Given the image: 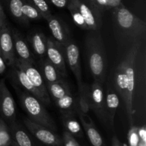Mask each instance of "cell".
<instances>
[{
	"label": "cell",
	"instance_id": "cell-1",
	"mask_svg": "<svg viewBox=\"0 0 146 146\" xmlns=\"http://www.w3.org/2000/svg\"><path fill=\"white\" fill-rule=\"evenodd\" d=\"M113 27L118 44L127 50L135 44L141 45L145 38V22L122 3L113 8Z\"/></svg>",
	"mask_w": 146,
	"mask_h": 146
},
{
	"label": "cell",
	"instance_id": "cell-2",
	"mask_svg": "<svg viewBox=\"0 0 146 146\" xmlns=\"http://www.w3.org/2000/svg\"><path fill=\"white\" fill-rule=\"evenodd\" d=\"M90 71L94 81L104 84L107 71V56L100 30L89 31L85 39Z\"/></svg>",
	"mask_w": 146,
	"mask_h": 146
},
{
	"label": "cell",
	"instance_id": "cell-3",
	"mask_svg": "<svg viewBox=\"0 0 146 146\" xmlns=\"http://www.w3.org/2000/svg\"><path fill=\"white\" fill-rule=\"evenodd\" d=\"M67 9L74 24L87 31L101 30V11L91 0H69Z\"/></svg>",
	"mask_w": 146,
	"mask_h": 146
},
{
	"label": "cell",
	"instance_id": "cell-4",
	"mask_svg": "<svg viewBox=\"0 0 146 146\" xmlns=\"http://www.w3.org/2000/svg\"><path fill=\"white\" fill-rule=\"evenodd\" d=\"M19 96L21 107L28 115V118L54 132L57 131L56 124L41 101L28 92L21 93Z\"/></svg>",
	"mask_w": 146,
	"mask_h": 146
},
{
	"label": "cell",
	"instance_id": "cell-5",
	"mask_svg": "<svg viewBox=\"0 0 146 146\" xmlns=\"http://www.w3.org/2000/svg\"><path fill=\"white\" fill-rule=\"evenodd\" d=\"M141 45L135 44L127 50L124 58L125 60V71L127 76V101L125 104L128 121L131 125H133V96L135 87V60Z\"/></svg>",
	"mask_w": 146,
	"mask_h": 146
},
{
	"label": "cell",
	"instance_id": "cell-6",
	"mask_svg": "<svg viewBox=\"0 0 146 146\" xmlns=\"http://www.w3.org/2000/svg\"><path fill=\"white\" fill-rule=\"evenodd\" d=\"M14 65L19 67L20 68H21L24 71V72L27 76L29 79L31 81L33 85L34 86V87L39 91L40 94L44 97V100L46 101V105H49L51 104V97H50L49 94L47 91L45 81L43 78L41 72L34 67L33 64L23 61V60L19 58L18 57H16L15 60H14Z\"/></svg>",
	"mask_w": 146,
	"mask_h": 146
},
{
	"label": "cell",
	"instance_id": "cell-7",
	"mask_svg": "<svg viewBox=\"0 0 146 146\" xmlns=\"http://www.w3.org/2000/svg\"><path fill=\"white\" fill-rule=\"evenodd\" d=\"M0 115L8 125L17 121L15 101L4 78L0 80Z\"/></svg>",
	"mask_w": 146,
	"mask_h": 146
},
{
	"label": "cell",
	"instance_id": "cell-8",
	"mask_svg": "<svg viewBox=\"0 0 146 146\" xmlns=\"http://www.w3.org/2000/svg\"><path fill=\"white\" fill-rule=\"evenodd\" d=\"M23 123L27 129L42 143L48 146L62 145V138L54 131L33 122L28 118H24Z\"/></svg>",
	"mask_w": 146,
	"mask_h": 146
},
{
	"label": "cell",
	"instance_id": "cell-9",
	"mask_svg": "<svg viewBox=\"0 0 146 146\" xmlns=\"http://www.w3.org/2000/svg\"><path fill=\"white\" fill-rule=\"evenodd\" d=\"M104 84L94 81L91 86V100L90 110L96 114L97 118L104 125H107L105 108V96Z\"/></svg>",
	"mask_w": 146,
	"mask_h": 146
},
{
	"label": "cell",
	"instance_id": "cell-10",
	"mask_svg": "<svg viewBox=\"0 0 146 146\" xmlns=\"http://www.w3.org/2000/svg\"><path fill=\"white\" fill-rule=\"evenodd\" d=\"M46 56V58L58 68L63 76L66 78L67 76V69L64 45L54 38H47Z\"/></svg>",
	"mask_w": 146,
	"mask_h": 146
},
{
	"label": "cell",
	"instance_id": "cell-11",
	"mask_svg": "<svg viewBox=\"0 0 146 146\" xmlns=\"http://www.w3.org/2000/svg\"><path fill=\"white\" fill-rule=\"evenodd\" d=\"M65 53L66 62L76 79L78 87L82 85V75H81V58L78 46L71 38L69 41L64 45Z\"/></svg>",
	"mask_w": 146,
	"mask_h": 146
},
{
	"label": "cell",
	"instance_id": "cell-12",
	"mask_svg": "<svg viewBox=\"0 0 146 146\" xmlns=\"http://www.w3.org/2000/svg\"><path fill=\"white\" fill-rule=\"evenodd\" d=\"M0 51L6 65L12 66L16 58L12 31L7 24L0 29Z\"/></svg>",
	"mask_w": 146,
	"mask_h": 146
},
{
	"label": "cell",
	"instance_id": "cell-13",
	"mask_svg": "<svg viewBox=\"0 0 146 146\" xmlns=\"http://www.w3.org/2000/svg\"><path fill=\"white\" fill-rule=\"evenodd\" d=\"M119 96L114 89L113 86L108 82L105 97V108L107 125L111 128H113L114 118L117 109L119 106Z\"/></svg>",
	"mask_w": 146,
	"mask_h": 146
},
{
	"label": "cell",
	"instance_id": "cell-14",
	"mask_svg": "<svg viewBox=\"0 0 146 146\" xmlns=\"http://www.w3.org/2000/svg\"><path fill=\"white\" fill-rule=\"evenodd\" d=\"M46 21L54 40L64 45L71 39L69 30L64 21L53 15Z\"/></svg>",
	"mask_w": 146,
	"mask_h": 146
},
{
	"label": "cell",
	"instance_id": "cell-15",
	"mask_svg": "<svg viewBox=\"0 0 146 146\" xmlns=\"http://www.w3.org/2000/svg\"><path fill=\"white\" fill-rule=\"evenodd\" d=\"M76 113L78 114L80 122L82 124L84 131L91 145L93 146H106L102 136L94 125V122L91 119V118L88 117L87 114L83 113L78 109L77 110Z\"/></svg>",
	"mask_w": 146,
	"mask_h": 146
},
{
	"label": "cell",
	"instance_id": "cell-16",
	"mask_svg": "<svg viewBox=\"0 0 146 146\" xmlns=\"http://www.w3.org/2000/svg\"><path fill=\"white\" fill-rule=\"evenodd\" d=\"M113 88L125 105L127 101V76L124 57L115 68L113 77Z\"/></svg>",
	"mask_w": 146,
	"mask_h": 146
},
{
	"label": "cell",
	"instance_id": "cell-17",
	"mask_svg": "<svg viewBox=\"0 0 146 146\" xmlns=\"http://www.w3.org/2000/svg\"><path fill=\"white\" fill-rule=\"evenodd\" d=\"M12 38L14 50L18 55V58L34 64V58L22 35L18 31H12Z\"/></svg>",
	"mask_w": 146,
	"mask_h": 146
},
{
	"label": "cell",
	"instance_id": "cell-18",
	"mask_svg": "<svg viewBox=\"0 0 146 146\" xmlns=\"http://www.w3.org/2000/svg\"><path fill=\"white\" fill-rule=\"evenodd\" d=\"M9 125L13 142L18 146H36L24 128L15 121Z\"/></svg>",
	"mask_w": 146,
	"mask_h": 146
},
{
	"label": "cell",
	"instance_id": "cell-19",
	"mask_svg": "<svg viewBox=\"0 0 146 146\" xmlns=\"http://www.w3.org/2000/svg\"><path fill=\"white\" fill-rule=\"evenodd\" d=\"M41 69L45 83H54L64 79L58 68L47 58H41Z\"/></svg>",
	"mask_w": 146,
	"mask_h": 146
},
{
	"label": "cell",
	"instance_id": "cell-20",
	"mask_svg": "<svg viewBox=\"0 0 146 146\" xmlns=\"http://www.w3.org/2000/svg\"><path fill=\"white\" fill-rule=\"evenodd\" d=\"M75 113L76 112L62 113L61 121L66 131L78 138H82L84 132L81 128V124L77 120Z\"/></svg>",
	"mask_w": 146,
	"mask_h": 146
},
{
	"label": "cell",
	"instance_id": "cell-21",
	"mask_svg": "<svg viewBox=\"0 0 146 146\" xmlns=\"http://www.w3.org/2000/svg\"><path fill=\"white\" fill-rule=\"evenodd\" d=\"M12 67H14V71L16 74V76H17V79L18 81L19 85H21L24 89L27 91V92L29 93L31 95H33L34 96H35L36 98H38L39 101H41L44 105H46V101L44 100V97L42 96L41 94L39 93V91L36 89V88L34 87V86L33 85L32 83L31 82L29 78L27 77V76L26 75L25 73L24 72L21 68H20L19 67L17 66H13Z\"/></svg>",
	"mask_w": 146,
	"mask_h": 146
},
{
	"label": "cell",
	"instance_id": "cell-22",
	"mask_svg": "<svg viewBox=\"0 0 146 146\" xmlns=\"http://www.w3.org/2000/svg\"><path fill=\"white\" fill-rule=\"evenodd\" d=\"M29 41L34 53L41 58H44L46 54L47 38L46 36L40 31H36L30 34Z\"/></svg>",
	"mask_w": 146,
	"mask_h": 146
},
{
	"label": "cell",
	"instance_id": "cell-23",
	"mask_svg": "<svg viewBox=\"0 0 146 146\" xmlns=\"http://www.w3.org/2000/svg\"><path fill=\"white\" fill-rule=\"evenodd\" d=\"M45 84L50 97H51L54 101L71 93L69 86L64 79L56 82Z\"/></svg>",
	"mask_w": 146,
	"mask_h": 146
},
{
	"label": "cell",
	"instance_id": "cell-24",
	"mask_svg": "<svg viewBox=\"0 0 146 146\" xmlns=\"http://www.w3.org/2000/svg\"><path fill=\"white\" fill-rule=\"evenodd\" d=\"M78 110L83 113L87 114L90 111L91 100V87L83 82L82 85L78 87Z\"/></svg>",
	"mask_w": 146,
	"mask_h": 146
},
{
	"label": "cell",
	"instance_id": "cell-25",
	"mask_svg": "<svg viewBox=\"0 0 146 146\" xmlns=\"http://www.w3.org/2000/svg\"><path fill=\"white\" fill-rule=\"evenodd\" d=\"M55 103L61 113L76 112L78 109L77 98H76L71 93L55 101Z\"/></svg>",
	"mask_w": 146,
	"mask_h": 146
},
{
	"label": "cell",
	"instance_id": "cell-26",
	"mask_svg": "<svg viewBox=\"0 0 146 146\" xmlns=\"http://www.w3.org/2000/svg\"><path fill=\"white\" fill-rule=\"evenodd\" d=\"M24 1L23 0H9V8L11 14L17 21L21 24H28L29 20L24 17L21 11Z\"/></svg>",
	"mask_w": 146,
	"mask_h": 146
},
{
	"label": "cell",
	"instance_id": "cell-27",
	"mask_svg": "<svg viewBox=\"0 0 146 146\" xmlns=\"http://www.w3.org/2000/svg\"><path fill=\"white\" fill-rule=\"evenodd\" d=\"M21 11L24 17L28 20H38L43 18L41 12L31 3L24 1L21 7Z\"/></svg>",
	"mask_w": 146,
	"mask_h": 146
},
{
	"label": "cell",
	"instance_id": "cell-28",
	"mask_svg": "<svg viewBox=\"0 0 146 146\" xmlns=\"http://www.w3.org/2000/svg\"><path fill=\"white\" fill-rule=\"evenodd\" d=\"M11 143L12 138L8 124L0 117V146H11Z\"/></svg>",
	"mask_w": 146,
	"mask_h": 146
},
{
	"label": "cell",
	"instance_id": "cell-29",
	"mask_svg": "<svg viewBox=\"0 0 146 146\" xmlns=\"http://www.w3.org/2000/svg\"><path fill=\"white\" fill-rule=\"evenodd\" d=\"M31 3L38 9L43 18L46 20L48 19L52 16L46 0H31Z\"/></svg>",
	"mask_w": 146,
	"mask_h": 146
},
{
	"label": "cell",
	"instance_id": "cell-30",
	"mask_svg": "<svg viewBox=\"0 0 146 146\" xmlns=\"http://www.w3.org/2000/svg\"><path fill=\"white\" fill-rule=\"evenodd\" d=\"M91 1L101 11L114 8L121 3V0H91Z\"/></svg>",
	"mask_w": 146,
	"mask_h": 146
},
{
	"label": "cell",
	"instance_id": "cell-31",
	"mask_svg": "<svg viewBox=\"0 0 146 146\" xmlns=\"http://www.w3.org/2000/svg\"><path fill=\"white\" fill-rule=\"evenodd\" d=\"M138 127L135 125H131L128 133V141L129 146H138L140 138L138 135Z\"/></svg>",
	"mask_w": 146,
	"mask_h": 146
},
{
	"label": "cell",
	"instance_id": "cell-32",
	"mask_svg": "<svg viewBox=\"0 0 146 146\" xmlns=\"http://www.w3.org/2000/svg\"><path fill=\"white\" fill-rule=\"evenodd\" d=\"M62 145L64 146H81L76 138L68 131H65L63 133Z\"/></svg>",
	"mask_w": 146,
	"mask_h": 146
},
{
	"label": "cell",
	"instance_id": "cell-33",
	"mask_svg": "<svg viewBox=\"0 0 146 146\" xmlns=\"http://www.w3.org/2000/svg\"><path fill=\"white\" fill-rule=\"evenodd\" d=\"M50 1L58 8H64L67 7L69 0H50Z\"/></svg>",
	"mask_w": 146,
	"mask_h": 146
},
{
	"label": "cell",
	"instance_id": "cell-34",
	"mask_svg": "<svg viewBox=\"0 0 146 146\" xmlns=\"http://www.w3.org/2000/svg\"><path fill=\"white\" fill-rule=\"evenodd\" d=\"M7 24V18H6L5 13H4V9H3L1 3H0V29Z\"/></svg>",
	"mask_w": 146,
	"mask_h": 146
},
{
	"label": "cell",
	"instance_id": "cell-35",
	"mask_svg": "<svg viewBox=\"0 0 146 146\" xmlns=\"http://www.w3.org/2000/svg\"><path fill=\"white\" fill-rule=\"evenodd\" d=\"M138 135H139L140 141H143V142L146 143V130L145 127L143 126L139 128L138 127Z\"/></svg>",
	"mask_w": 146,
	"mask_h": 146
},
{
	"label": "cell",
	"instance_id": "cell-36",
	"mask_svg": "<svg viewBox=\"0 0 146 146\" xmlns=\"http://www.w3.org/2000/svg\"><path fill=\"white\" fill-rule=\"evenodd\" d=\"M111 146H123L116 135H113L111 141Z\"/></svg>",
	"mask_w": 146,
	"mask_h": 146
},
{
	"label": "cell",
	"instance_id": "cell-37",
	"mask_svg": "<svg viewBox=\"0 0 146 146\" xmlns=\"http://www.w3.org/2000/svg\"><path fill=\"white\" fill-rule=\"evenodd\" d=\"M6 69V64L1 56L0 55V74H3Z\"/></svg>",
	"mask_w": 146,
	"mask_h": 146
},
{
	"label": "cell",
	"instance_id": "cell-38",
	"mask_svg": "<svg viewBox=\"0 0 146 146\" xmlns=\"http://www.w3.org/2000/svg\"><path fill=\"white\" fill-rule=\"evenodd\" d=\"M23 1H27V2H29V3H31V0H23ZM31 4H32V3H31Z\"/></svg>",
	"mask_w": 146,
	"mask_h": 146
},
{
	"label": "cell",
	"instance_id": "cell-39",
	"mask_svg": "<svg viewBox=\"0 0 146 146\" xmlns=\"http://www.w3.org/2000/svg\"><path fill=\"white\" fill-rule=\"evenodd\" d=\"M0 55H1V51H0Z\"/></svg>",
	"mask_w": 146,
	"mask_h": 146
},
{
	"label": "cell",
	"instance_id": "cell-40",
	"mask_svg": "<svg viewBox=\"0 0 146 146\" xmlns=\"http://www.w3.org/2000/svg\"><path fill=\"white\" fill-rule=\"evenodd\" d=\"M46 1H47V0H46Z\"/></svg>",
	"mask_w": 146,
	"mask_h": 146
}]
</instances>
